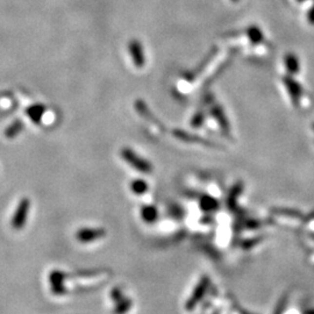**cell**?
I'll list each match as a JSON object with an SVG mask.
<instances>
[{"label": "cell", "instance_id": "obj_1", "mask_svg": "<svg viewBox=\"0 0 314 314\" xmlns=\"http://www.w3.org/2000/svg\"><path fill=\"white\" fill-rule=\"evenodd\" d=\"M232 43L240 46L242 50L250 55L263 56L267 55L270 49V43L265 38L264 33L257 26H248L242 31L229 36Z\"/></svg>", "mask_w": 314, "mask_h": 314}, {"label": "cell", "instance_id": "obj_2", "mask_svg": "<svg viewBox=\"0 0 314 314\" xmlns=\"http://www.w3.org/2000/svg\"><path fill=\"white\" fill-rule=\"evenodd\" d=\"M280 81H282V85L292 106L299 108V110H304L309 106V96H307L306 90L297 80V77L285 74L280 78Z\"/></svg>", "mask_w": 314, "mask_h": 314}, {"label": "cell", "instance_id": "obj_3", "mask_svg": "<svg viewBox=\"0 0 314 314\" xmlns=\"http://www.w3.org/2000/svg\"><path fill=\"white\" fill-rule=\"evenodd\" d=\"M121 157L125 159V162H127V164L131 165L135 170L140 171L142 174H152V163L147 161V159H144L143 157H141L140 155H137V154L133 149H131V148H123L121 150Z\"/></svg>", "mask_w": 314, "mask_h": 314}, {"label": "cell", "instance_id": "obj_4", "mask_svg": "<svg viewBox=\"0 0 314 314\" xmlns=\"http://www.w3.org/2000/svg\"><path fill=\"white\" fill-rule=\"evenodd\" d=\"M29 211H31V200L28 198H22L20 200V203L18 204L16 212H14L13 216H12V227L17 229V231L22 229L23 226L26 225L27 219H28Z\"/></svg>", "mask_w": 314, "mask_h": 314}, {"label": "cell", "instance_id": "obj_5", "mask_svg": "<svg viewBox=\"0 0 314 314\" xmlns=\"http://www.w3.org/2000/svg\"><path fill=\"white\" fill-rule=\"evenodd\" d=\"M210 284H211V280L207 276L201 277L200 280H199L198 284H197V286H196L195 290H193L192 294L190 295L188 301H186V305H185L186 310L191 311V310L195 309L196 306H197V305L199 304V301L203 299L205 294L207 292L208 288H210Z\"/></svg>", "mask_w": 314, "mask_h": 314}, {"label": "cell", "instance_id": "obj_6", "mask_svg": "<svg viewBox=\"0 0 314 314\" xmlns=\"http://www.w3.org/2000/svg\"><path fill=\"white\" fill-rule=\"evenodd\" d=\"M106 235L102 228H81L76 233V238L80 243H91L100 240Z\"/></svg>", "mask_w": 314, "mask_h": 314}, {"label": "cell", "instance_id": "obj_7", "mask_svg": "<svg viewBox=\"0 0 314 314\" xmlns=\"http://www.w3.org/2000/svg\"><path fill=\"white\" fill-rule=\"evenodd\" d=\"M128 50L131 54L133 63L137 68H143L146 64V56H144L143 47L138 40H132L128 43Z\"/></svg>", "mask_w": 314, "mask_h": 314}, {"label": "cell", "instance_id": "obj_8", "mask_svg": "<svg viewBox=\"0 0 314 314\" xmlns=\"http://www.w3.org/2000/svg\"><path fill=\"white\" fill-rule=\"evenodd\" d=\"M211 114H212L214 120H216V122H218V125L220 128H221V131L225 133L226 135L229 134V127L228 125V120L227 118H226V114L225 112L222 110V106H220L218 102L216 101H211Z\"/></svg>", "mask_w": 314, "mask_h": 314}, {"label": "cell", "instance_id": "obj_9", "mask_svg": "<svg viewBox=\"0 0 314 314\" xmlns=\"http://www.w3.org/2000/svg\"><path fill=\"white\" fill-rule=\"evenodd\" d=\"M65 274L62 273L59 270H54L50 273L49 276V283L51 286V291L55 294H64L65 286Z\"/></svg>", "mask_w": 314, "mask_h": 314}, {"label": "cell", "instance_id": "obj_10", "mask_svg": "<svg viewBox=\"0 0 314 314\" xmlns=\"http://www.w3.org/2000/svg\"><path fill=\"white\" fill-rule=\"evenodd\" d=\"M135 110L140 113L141 117H143L144 119L148 120V121L152 122L153 125H156L157 128L161 129L162 132H164V127H163L161 121H159V120L157 119L155 116H154V114L152 113V111L149 110V107H148L143 101L137 100V102H135Z\"/></svg>", "mask_w": 314, "mask_h": 314}, {"label": "cell", "instance_id": "obj_11", "mask_svg": "<svg viewBox=\"0 0 314 314\" xmlns=\"http://www.w3.org/2000/svg\"><path fill=\"white\" fill-rule=\"evenodd\" d=\"M283 64L284 68H285V71H288L286 74L295 77L299 76V74H300V62H299L297 55L291 53L286 54L284 56Z\"/></svg>", "mask_w": 314, "mask_h": 314}, {"label": "cell", "instance_id": "obj_12", "mask_svg": "<svg viewBox=\"0 0 314 314\" xmlns=\"http://www.w3.org/2000/svg\"><path fill=\"white\" fill-rule=\"evenodd\" d=\"M44 112H46V106H44V105L35 104L27 108L26 113L33 122L39 123L41 121L42 117L44 116Z\"/></svg>", "mask_w": 314, "mask_h": 314}, {"label": "cell", "instance_id": "obj_13", "mask_svg": "<svg viewBox=\"0 0 314 314\" xmlns=\"http://www.w3.org/2000/svg\"><path fill=\"white\" fill-rule=\"evenodd\" d=\"M141 218L146 223H154L158 218V211L153 205H144L141 207Z\"/></svg>", "mask_w": 314, "mask_h": 314}, {"label": "cell", "instance_id": "obj_14", "mask_svg": "<svg viewBox=\"0 0 314 314\" xmlns=\"http://www.w3.org/2000/svg\"><path fill=\"white\" fill-rule=\"evenodd\" d=\"M23 131V122L21 120H16L5 129V137L7 138H14Z\"/></svg>", "mask_w": 314, "mask_h": 314}, {"label": "cell", "instance_id": "obj_15", "mask_svg": "<svg viewBox=\"0 0 314 314\" xmlns=\"http://www.w3.org/2000/svg\"><path fill=\"white\" fill-rule=\"evenodd\" d=\"M148 189H149V186H148V183L146 180L141 179V178L132 180L131 190L134 195H137V196L144 195V193L148 192Z\"/></svg>", "mask_w": 314, "mask_h": 314}, {"label": "cell", "instance_id": "obj_16", "mask_svg": "<svg viewBox=\"0 0 314 314\" xmlns=\"http://www.w3.org/2000/svg\"><path fill=\"white\" fill-rule=\"evenodd\" d=\"M132 307V300L123 297L121 300L117 301L116 309H114V314H125Z\"/></svg>", "mask_w": 314, "mask_h": 314}, {"label": "cell", "instance_id": "obj_17", "mask_svg": "<svg viewBox=\"0 0 314 314\" xmlns=\"http://www.w3.org/2000/svg\"><path fill=\"white\" fill-rule=\"evenodd\" d=\"M200 207L204 211H214L218 207V203L211 197H204L200 201Z\"/></svg>", "mask_w": 314, "mask_h": 314}, {"label": "cell", "instance_id": "obj_18", "mask_svg": "<svg viewBox=\"0 0 314 314\" xmlns=\"http://www.w3.org/2000/svg\"><path fill=\"white\" fill-rule=\"evenodd\" d=\"M205 119H206V117H205L204 112L203 111H198L197 113H196L195 116L192 117L191 126L196 127V128H198V127H200L205 122Z\"/></svg>", "mask_w": 314, "mask_h": 314}, {"label": "cell", "instance_id": "obj_19", "mask_svg": "<svg viewBox=\"0 0 314 314\" xmlns=\"http://www.w3.org/2000/svg\"><path fill=\"white\" fill-rule=\"evenodd\" d=\"M111 297L112 299H113L114 301H119V300H121V299L123 298V295H122V291H121V289L120 288H116L113 290V291H112V294H111Z\"/></svg>", "mask_w": 314, "mask_h": 314}, {"label": "cell", "instance_id": "obj_20", "mask_svg": "<svg viewBox=\"0 0 314 314\" xmlns=\"http://www.w3.org/2000/svg\"><path fill=\"white\" fill-rule=\"evenodd\" d=\"M231 2H233V4H237L238 1H241V0H229Z\"/></svg>", "mask_w": 314, "mask_h": 314}]
</instances>
